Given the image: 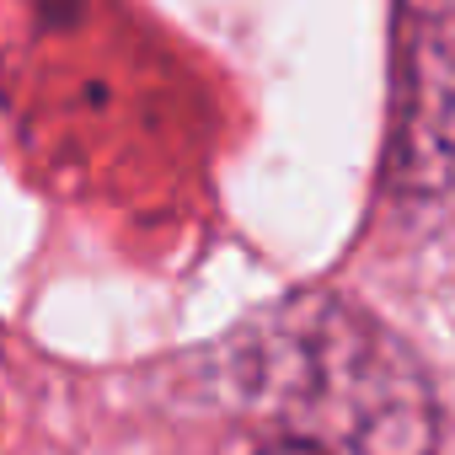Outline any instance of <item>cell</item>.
<instances>
[{"mask_svg":"<svg viewBox=\"0 0 455 455\" xmlns=\"http://www.w3.org/2000/svg\"><path fill=\"white\" fill-rule=\"evenodd\" d=\"M220 386L327 455H434L439 407L418 354L338 295H295L220 348Z\"/></svg>","mask_w":455,"mask_h":455,"instance_id":"1","label":"cell"},{"mask_svg":"<svg viewBox=\"0 0 455 455\" xmlns=\"http://www.w3.org/2000/svg\"><path fill=\"white\" fill-rule=\"evenodd\" d=\"M263 455H327L322 444H306V439H279V444H268Z\"/></svg>","mask_w":455,"mask_h":455,"instance_id":"2","label":"cell"}]
</instances>
